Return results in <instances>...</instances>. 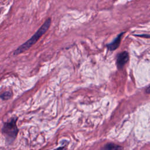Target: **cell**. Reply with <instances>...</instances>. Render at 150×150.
<instances>
[{
    "label": "cell",
    "instance_id": "cell-1",
    "mask_svg": "<svg viewBox=\"0 0 150 150\" xmlns=\"http://www.w3.org/2000/svg\"><path fill=\"white\" fill-rule=\"evenodd\" d=\"M51 24V18H47L43 25L38 29V30L34 33V35L27 41H26L24 43L22 44L19 46L14 52L13 54L14 56L18 55L28 49H29L32 45L35 44L37 41L46 32V31L49 29Z\"/></svg>",
    "mask_w": 150,
    "mask_h": 150
},
{
    "label": "cell",
    "instance_id": "cell-2",
    "mask_svg": "<svg viewBox=\"0 0 150 150\" xmlns=\"http://www.w3.org/2000/svg\"><path fill=\"white\" fill-rule=\"evenodd\" d=\"M17 120L18 117H13L8 121L4 122L2 128V132L9 144L13 142L19 132V129L16 125Z\"/></svg>",
    "mask_w": 150,
    "mask_h": 150
},
{
    "label": "cell",
    "instance_id": "cell-3",
    "mask_svg": "<svg viewBox=\"0 0 150 150\" xmlns=\"http://www.w3.org/2000/svg\"><path fill=\"white\" fill-rule=\"evenodd\" d=\"M129 60V54L127 51L118 53L117 56L116 64L118 70H121Z\"/></svg>",
    "mask_w": 150,
    "mask_h": 150
},
{
    "label": "cell",
    "instance_id": "cell-4",
    "mask_svg": "<svg viewBox=\"0 0 150 150\" xmlns=\"http://www.w3.org/2000/svg\"><path fill=\"white\" fill-rule=\"evenodd\" d=\"M124 33L125 32H121L120 34H118L117 35V36L112 40V42H111V43H110L106 45V47H107V49L109 51H114L118 47V46H120V43H121L122 36L124 34Z\"/></svg>",
    "mask_w": 150,
    "mask_h": 150
},
{
    "label": "cell",
    "instance_id": "cell-5",
    "mask_svg": "<svg viewBox=\"0 0 150 150\" xmlns=\"http://www.w3.org/2000/svg\"><path fill=\"white\" fill-rule=\"evenodd\" d=\"M102 149H122V147L118 145L115 144L114 143L110 142V143L106 144L102 148Z\"/></svg>",
    "mask_w": 150,
    "mask_h": 150
},
{
    "label": "cell",
    "instance_id": "cell-6",
    "mask_svg": "<svg viewBox=\"0 0 150 150\" xmlns=\"http://www.w3.org/2000/svg\"><path fill=\"white\" fill-rule=\"evenodd\" d=\"M12 96V93L11 91H7L2 93L1 95V98L2 100H8L10 99Z\"/></svg>",
    "mask_w": 150,
    "mask_h": 150
},
{
    "label": "cell",
    "instance_id": "cell-7",
    "mask_svg": "<svg viewBox=\"0 0 150 150\" xmlns=\"http://www.w3.org/2000/svg\"><path fill=\"white\" fill-rule=\"evenodd\" d=\"M145 91H146V93L150 94V86L146 88V89Z\"/></svg>",
    "mask_w": 150,
    "mask_h": 150
},
{
    "label": "cell",
    "instance_id": "cell-8",
    "mask_svg": "<svg viewBox=\"0 0 150 150\" xmlns=\"http://www.w3.org/2000/svg\"><path fill=\"white\" fill-rule=\"evenodd\" d=\"M137 36H142V37H145L146 36V38H148V37H150V35H137Z\"/></svg>",
    "mask_w": 150,
    "mask_h": 150
}]
</instances>
